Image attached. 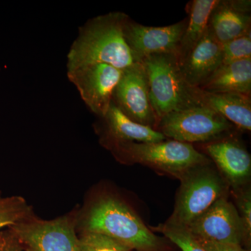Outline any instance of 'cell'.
I'll return each instance as SVG.
<instances>
[{
  "mask_svg": "<svg viewBox=\"0 0 251 251\" xmlns=\"http://www.w3.org/2000/svg\"><path fill=\"white\" fill-rule=\"evenodd\" d=\"M187 20L165 27H148L128 18L125 26V37L137 62L151 54L175 53L177 55L180 41Z\"/></svg>",
  "mask_w": 251,
  "mask_h": 251,
  "instance_id": "8fae6325",
  "label": "cell"
},
{
  "mask_svg": "<svg viewBox=\"0 0 251 251\" xmlns=\"http://www.w3.org/2000/svg\"><path fill=\"white\" fill-rule=\"evenodd\" d=\"M181 178L174 213L168 224L187 227L224 197L226 183L209 163L193 168Z\"/></svg>",
  "mask_w": 251,
  "mask_h": 251,
  "instance_id": "277c9868",
  "label": "cell"
},
{
  "mask_svg": "<svg viewBox=\"0 0 251 251\" xmlns=\"http://www.w3.org/2000/svg\"><path fill=\"white\" fill-rule=\"evenodd\" d=\"M101 118L106 126L108 137L115 145L133 141L156 143L166 140V137L158 130L130 120L112 102Z\"/></svg>",
  "mask_w": 251,
  "mask_h": 251,
  "instance_id": "9a60e30c",
  "label": "cell"
},
{
  "mask_svg": "<svg viewBox=\"0 0 251 251\" xmlns=\"http://www.w3.org/2000/svg\"><path fill=\"white\" fill-rule=\"evenodd\" d=\"M112 102L133 121L157 128L158 119L150 102L148 77L141 62L124 69Z\"/></svg>",
  "mask_w": 251,
  "mask_h": 251,
  "instance_id": "ba28073f",
  "label": "cell"
},
{
  "mask_svg": "<svg viewBox=\"0 0 251 251\" xmlns=\"http://www.w3.org/2000/svg\"><path fill=\"white\" fill-rule=\"evenodd\" d=\"M197 239L206 251H247L243 249L240 245L222 244V243L204 240V239H198V238Z\"/></svg>",
  "mask_w": 251,
  "mask_h": 251,
  "instance_id": "cb8c5ba5",
  "label": "cell"
},
{
  "mask_svg": "<svg viewBox=\"0 0 251 251\" xmlns=\"http://www.w3.org/2000/svg\"><path fill=\"white\" fill-rule=\"evenodd\" d=\"M119 152L130 161L154 167L170 174L181 176L198 166L210 163L191 144L176 140L156 143H121L115 145Z\"/></svg>",
  "mask_w": 251,
  "mask_h": 251,
  "instance_id": "5b68a950",
  "label": "cell"
},
{
  "mask_svg": "<svg viewBox=\"0 0 251 251\" xmlns=\"http://www.w3.org/2000/svg\"><path fill=\"white\" fill-rule=\"evenodd\" d=\"M128 18L125 13L111 12L89 20L69 50L67 71L97 63L124 70L137 63L125 40Z\"/></svg>",
  "mask_w": 251,
  "mask_h": 251,
  "instance_id": "6da1fadb",
  "label": "cell"
},
{
  "mask_svg": "<svg viewBox=\"0 0 251 251\" xmlns=\"http://www.w3.org/2000/svg\"><path fill=\"white\" fill-rule=\"evenodd\" d=\"M27 251H78L79 239L67 219L21 223L11 227Z\"/></svg>",
  "mask_w": 251,
  "mask_h": 251,
  "instance_id": "9c48e42d",
  "label": "cell"
},
{
  "mask_svg": "<svg viewBox=\"0 0 251 251\" xmlns=\"http://www.w3.org/2000/svg\"><path fill=\"white\" fill-rule=\"evenodd\" d=\"M222 64L251 58V31L221 45Z\"/></svg>",
  "mask_w": 251,
  "mask_h": 251,
  "instance_id": "7402d4cb",
  "label": "cell"
},
{
  "mask_svg": "<svg viewBox=\"0 0 251 251\" xmlns=\"http://www.w3.org/2000/svg\"><path fill=\"white\" fill-rule=\"evenodd\" d=\"M150 102L158 122L171 112L203 105L201 90L186 81L175 53L151 54L142 59Z\"/></svg>",
  "mask_w": 251,
  "mask_h": 251,
  "instance_id": "7a4b0ae2",
  "label": "cell"
},
{
  "mask_svg": "<svg viewBox=\"0 0 251 251\" xmlns=\"http://www.w3.org/2000/svg\"><path fill=\"white\" fill-rule=\"evenodd\" d=\"M129 247L108 236L87 232L79 239L78 251H131Z\"/></svg>",
  "mask_w": 251,
  "mask_h": 251,
  "instance_id": "ffe728a7",
  "label": "cell"
},
{
  "mask_svg": "<svg viewBox=\"0 0 251 251\" xmlns=\"http://www.w3.org/2000/svg\"><path fill=\"white\" fill-rule=\"evenodd\" d=\"M122 72L123 70L109 64L97 63L67 71V76L91 111L103 117L111 105Z\"/></svg>",
  "mask_w": 251,
  "mask_h": 251,
  "instance_id": "52a82bcc",
  "label": "cell"
},
{
  "mask_svg": "<svg viewBox=\"0 0 251 251\" xmlns=\"http://www.w3.org/2000/svg\"><path fill=\"white\" fill-rule=\"evenodd\" d=\"M161 231L182 251H206L186 227L167 224L161 227Z\"/></svg>",
  "mask_w": 251,
  "mask_h": 251,
  "instance_id": "44dd1931",
  "label": "cell"
},
{
  "mask_svg": "<svg viewBox=\"0 0 251 251\" xmlns=\"http://www.w3.org/2000/svg\"><path fill=\"white\" fill-rule=\"evenodd\" d=\"M222 47L209 29L179 63L181 72L191 86L199 88L222 65Z\"/></svg>",
  "mask_w": 251,
  "mask_h": 251,
  "instance_id": "4fadbf2b",
  "label": "cell"
},
{
  "mask_svg": "<svg viewBox=\"0 0 251 251\" xmlns=\"http://www.w3.org/2000/svg\"><path fill=\"white\" fill-rule=\"evenodd\" d=\"M217 1L218 0H193L188 4L189 17L180 41L177 53L179 64L205 34L209 16Z\"/></svg>",
  "mask_w": 251,
  "mask_h": 251,
  "instance_id": "ac0fdd59",
  "label": "cell"
},
{
  "mask_svg": "<svg viewBox=\"0 0 251 251\" xmlns=\"http://www.w3.org/2000/svg\"><path fill=\"white\" fill-rule=\"evenodd\" d=\"M239 212L243 226H244L245 238L251 239V190L243 192L238 199Z\"/></svg>",
  "mask_w": 251,
  "mask_h": 251,
  "instance_id": "603a6c76",
  "label": "cell"
},
{
  "mask_svg": "<svg viewBox=\"0 0 251 251\" xmlns=\"http://www.w3.org/2000/svg\"><path fill=\"white\" fill-rule=\"evenodd\" d=\"M157 128L166 138L191 144L220 139L233 125L209 107L201 105L168 114L159 120Z\"/></svg>",
  "mask_w": 251,
  "mask_h": 251,
  "instance_id": "8992f818",
  "label": "cell"
},
{
  "mask_svg": "<svg viewBox=\"0 0 251 251\" xmlns=\"http://www.w3.org/2000/svg\"><path fill=\"white\" fill-rule=\"evenodd\" d=\"M87 232L108 236L131 249L154 251L160 246L152 233L138 216L115 198H103L90 209L85 220Z\"/></svg>",
  "mask_w": 251,
  "mask_h": 251,
  "instance_id": "3957f363",
  "label": "cell"
},
{
  "mask_svg": "<svg viewBox=\"0 0 251 251\" xmlns=\"http://www.w3.org/2000/svg\"><path fill=\"white\" fill-rule=\"evenodd\" d=\"M201 100L203 105L218 112L238 128L251 131V96L238 93H210L201 90Z\"/></svg>",
  "mask_w": 251,
  "mask_h": 251,
  "instance_id": "e0dca14e",
  "label": "cell"
},
{
  "mask_svg": "<svg viewBox=\"0 0 251 251\" xmlns=\"http://www.w3.org/2000/svg\"><path fill=\"white\" fill-rule=\"evenodd\" d=\"M29 213L25 200L18 196L4 197L0 193V230L21 224Z\"/></svg>",
  "mask_w": 251,
  "mask_h": 251,
  "instance_id": "d6986e66",
  "label": "cell"
},
{
  "mask_svg": "<svg viewBox=\"0 0 251 251\" xmlns=\"http://www.w3.org/2000/svg\"><path fill=\"white\" fill-rule=\"evenodd\" d=\"M0 251H22L14 234L0 232Z\"/></svg>",
  "mask_w": 251,
  "mask_h": 251,
  "instance_id": "d4e9b609",
  "label": "cell"
},
{
  "mask_svg": "<svg viewBox=\"0 0 251 251\" xmlns=\"http://www.w3.org/2000/svg\"><path fill=\"white\" fill-rule=\"evenodd\" d=\"M186 228L198 239L222 244L240 245L245 238L239 211L224 197L216 201Z\"/></svg>",
  "mask_w": 251,
  "mask_h": 251,
  "instance_id": "30bf717a",
  "label": "cell"
},
{
  "mask_svg": "<svg viewBox=\"0 0 251 251\" xmlns=\"http://www.w3.org/2000/svg\"><path fill=\"white\" fill-rule=\"evenodd\" d=\"M199 89L210 93L251 96V58L222 64Z\"/></svg>",
  "mask_w": 251,
  "mask_h": 251,
  "instance_id": "2e32d148",
  "label": "cell"
},
{
  "mask_svg": "<svg viewBox=\"0 0 251 251\" xmlns=\"http://www.w3.org/2000/svg\"><path fill=\"white\" fill-rule=\"evenodd\" d=\"M206 151L234 188L242 186L250 178V154L237 142L221 140L209 144Z\"/></svg>",
  "mask_w": 251,
  "mask_h": 251,
  "instance_id": "5bb4252c",
  "label": "cell"
},
{
  "mask_svg": "<svg viewBox=\"0 0 251 251\" xmlns=\"http://www.w3.org/2000/svg\"><path fill=\"white\" fill-rule=\"evenodd\" d=\"M250 0H218L211 11L208 29L220 44L251 31Z\"/></svg>",
  "mask_w": 251,
  "mask_h": 251,
  "instance_id": "7c38bea8",
  "label": "cell"
}]
</instances>
